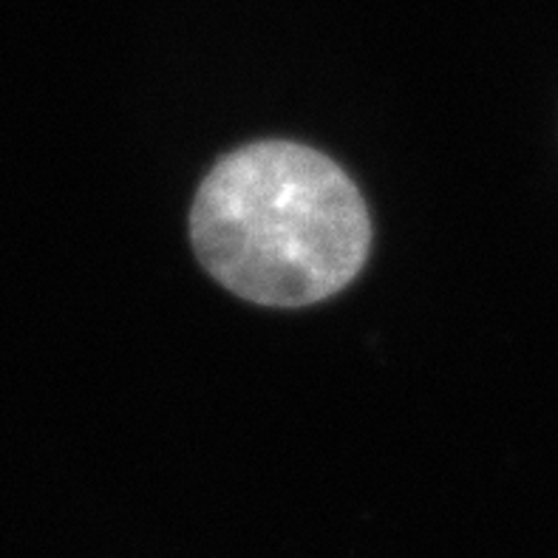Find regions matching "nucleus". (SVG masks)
I'll return each mask as SVG.
<instances>
[{
	"label": "nucleus",
	"mask_w": 558,
	"mask_h": 558,
	"mask_svg": "<svg viewBox=\"0 0 558 558\" xmlns=\"http://www.w3.org/2000/svg\"><path fill=\"white\" fill-rule=\"evenodd\" d=\"M198 262L262 306L318 304L354 281L372 219L352 179L318 150L269 140L227 154L191 210Z\"/></svg>",
	"instance_id": "nucleus-1"
}]
</instances>
